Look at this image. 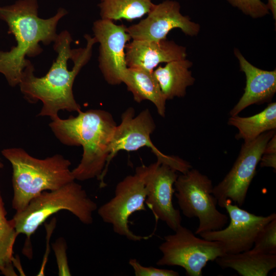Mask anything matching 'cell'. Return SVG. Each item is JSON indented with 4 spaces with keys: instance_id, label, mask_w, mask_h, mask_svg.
Masks as SVG:
<instances>
[{
    "instance_id": "obj_1",
    "label": "cell",
    "mask_w": 276,
    "mask_h": 276,
    "mask_svg": "<svg viewBox=\"0 0 276 276\" xmlns=\"http://www.w3.org/2000/svg\"><path fill=\"white\" fill-rule=\"evenodd\" d=\"M85 48L71 49L72 38L66 31L61 32L54 42V49L58 53L48 73L42 77L34 74L30 62L24 70L19 84L24 98L30 103L38 101L42 107L38 116H48L52 120L58 117L60 110L81 111L73 92L75 78L82 67L89 60L95 38L86 34Z\"/></svg>"
},
{
    "instance_id": "obj_2",
    "label": "cell",
    "mask_w": 276,
    "mask_h": 276,
    "mask_svg": "<svg viewBox=\"0 0 276 276\" xmlns=\"http://www.w3.org/2000/svg\"><path fill=\"white\" fill-rule=\"evenodd\" d=\"M37 0H18L14 4L0 6V19L8 26L16 45L9 51L0 50V73L11 86L19 85L24 68L30 63L26 57H34L42 51L39 43L45 45L54 42L58 36L59 20L67 14L63 8L47 19L38 16Z\"/></svg>"
},
{
    "instance_id": "obj_3",
    "label": "cell",
    "mask_w": 276,
    "mask_h": 276,
    "mask_svg": "<svg viewBox=\"0 0 276 276\" xmlns=\"http://www.w3.org/2000/svg\"><path fill=\"white\" fill-rule=\"evenodd\" d=\"M67 119L59 117L49 124L56 138L64 145L82 146L79 165L72 170L75 180L100 179L106 167L109 146L117 127L112 115L102 109L81 110Z\"/></svg>"
},
{
    "instance_id": "obj_4",
    "label": "cell",
    "mask_w": 276,
    "mask_h": 276,
    "mask_svg": "<svg viewBox=\"0 0 276 276\" xmlns=\"http://www.w3.org/2000/svg\"><path fill=\"white\" fill-rule=\"evenodd\" d=\"M1 153L12 167L13 195L16 212L24 210L30 201L45 191L58 189L75 180L71 162L62 155L38 159L20 148H9Z\"/></svg>"
},
{
    "instance_id": "obj_5",
    "label": "cell",
    "mask_w": 276,
    "mask_h": 276,
    "mask_svg": "<svg viewBox=\"0 0 276 276\" xmlns=\"http://www.w3.org/2000/svg\"><path fill=\"white\" fill-rule=\"evenodd\" d=\"M97 209V203L74 180L58 189L42 192L32 199L24 210L16 212L12 219L17 235H26L23 251L24 254L31 257V237L51 215L66 210L83 224L89 225L93 222V214Z\"/></svg>"
},
{
    "instance_id": "obj_6",
    "label": "cell",
    "mask_w": 276,
    "mask_h": 276,
    "mask_svg": "<svg viewBox=\"0 0 276 276\" xmlns=\"http://www.w3.org/2000/svg\"><path fill=\"white\" fill-rule=\"evenodd\" d=\"M174 186L182 214L187 218L199 220L196 235L222 229L227 223L228 217L217 209L212 181L206 175L191 168L178 175Z\"/></svg>"
},
{
    "instance_id": "obj_7",
    "label": "cell",
    "mask_w": 276,
    "mask_h": 276,
    "mask_svg": "<svg viewBox=\"0 0 276 276\" xmlns=\"http://www.w3.org/2000/svg\"><path fill=\"white\" fill-rule=\"evenodd\" d=\"M155 128V123L148 109L143 110L136 116L132 107L122 113L121 123L117 126L109 146L106 167L100 179L101 185L103 184V179L110 161L120 151H134L147 147L151 149L157 161L177 171L185 173L192 168L188 162L177 156L166 155L153 145L150 135Z\"/></svg>"
},
{
    "instance_id": "obj_8",
    "label": "cell",
    "mask_w": 276,
    "mask_h": 276,
    "mask_svg": "<svg viewBox=\"0 0 276 276\" xmlns=\"http://www.w3.org/2000/svg\"><path fill=\"white\" fill-rule=\"evenodd\" d=\"M174 232L165 236L159 246L162 256L157 265L178 266L185 270L188 276H201L209 261L225 254L221 243L197 237L181 225Z\"/></svg>"
},
{
    "instance_id": "obj_9",
    "label": "cell",
    "mask_w": 276,
    "mask_h": 276,
    "mask_svg": "<svg viewBox=\"0 0 276 276\" xmlns=\"http://www.w3.org/2000/svg\"><path fill=\"white\" fill-rule=\"evenodd\" d=\"M275 131L265 132L252 141L244 142L230 171L213 187V194L219 206L224 208L228 200L239 206L243 205L265 146Z\"/></svg>"
},
{
    "instance_id": "obj_10",
    "label": "cell",
    "mask_w": 276,
    "mask_h": 276,
    "mask_svg": "<svg viewBox=\"0 0 276 276\" xmlns=\"http://www.w3.org/2000/svg\"><path fill=\"white\" fill-rule=\"evenodd\" d=\"M176 172L158 161L135 169V173L143 181L146 190L145 203L156 219L165 222L174 232L181 225L182 221L179 210L174 207L172 202L173 186L178 176Z\"/></svg>"
},
{
    "instance_id": "obj_11",
    "label": "cell",
    "mask_w": 276,
    "mask_h": 276,
    "mask_svg": "<svg viewBox=\"0 0 276 276\" xmlns=\"http://www.w3.org/2000/svg\"><path fill=\"white\" fill-rule=\"evenodd\" d=\"M146 196L140 177L136 173L128 175L117 183L114 197L98 209V214L104 222L112 225L115 233L133 241L146 240L150 236L136 235L128 225V219L133 213L146 210Z\"/></svg>"
},
{
    "instance_id": "obj_12",
    "label": "cell",
    "mask_w": 276,
    "mask_h": 276,
    "mask_svg": "<svg viewBox=\"0 0 276 276\" xmlns=\"http://www.w3.org/2000/svg\"><path fill=\"white\" fill-rule=\"evenodd\" d=\"M231 202L227 200L224 207L229 215L228 225L199 235L207 240L221 243L225 254H237L252 248L259 233L266 224L276 218V214L266 216L256 215Z\"/></svg>"
},
{
    "instance_id": "obj_13",
    "label": "cell",
    "mask_w": 276,
    "mask_h": 276,
    "mask_svg": "<svg viewBox=\"0 0 276 276\" xmlns=\"http://www.w3.org/2000/svg\"><path fill=\"white\" fill-rule=\"evenodd\" d=\"M147 17L138 24L127 27L131 39L158 41L167 39L169 32L180 29L186 35L194 36L200 31V25L180 12V5L175 1L166 0L154 4Z\"/></svg>"
},
{
    "instance_id": "obj_14",
    "label": "cell",
    "mask_w": 276,
    "mask_h": 276,
    "mask_svg": "<svg viewBox=\"0 0 276 276\" xmlns=\"http://www.w3.org/2000/svg\"><path fill=\"white\" fill-rule=\"evenodd\" d=\"M93 31L97 42L100 43L99 66L105 80L110 85L121 84L127 68L125 47L131 39L127 27L101 18L94 22Z\"/></svg>"
},
{
    "instance_id": "obj_15",
    "label": "cell",
    "mask_w": 276,
    "mask_h": 276,
    "mask_svg": "<svg viewBox=\"0 0 276 276\" xmlns=\"http://www.w3.org/2000/svg\"><path fill=\"white\" fill-rule=\"evenodd\" d=\"M185 47L166 39L158 41L132 39L125 47L127 67L150 72L159 63L186 58Z\"/></svg>"
},
{
    "instance_id": "obj_16",
    "label": "cell",
    "mask_w": 276,
    "mask_h": 276,
    "mask_svg": "<svg viewBox=\"0 0 276 276\" xmlns=\"http://www.w3.org/2000/svg\"><path fill=\"white\" fill-rule=\"evenodd\" d=\"M241 71L246 77L244 92L229 115L237 116L252 104H260L271 101L276 92V70L266 71L253 65L237 49L234 50Z\"/></svg>"
},
{
    "instance_id": "obj_17",
    "label": "cell",
    "mask_w": 276,
    "mask_h": 276,
    "mask_svg": "<svg viewBox=\"0 0 276 276\" xmlns=\"http://www.w3.org/2000/svg\"><path fill=\"white\" fill-rule=\"evenodd\" d=\"M122 82L125 84L133 99L137 103L144 100L151 102L158 113L165 116L166 101L158 82L150 72L139 68L127 67L122 76Z\"/></svg>"
},
{
    "instance_id": "obj_18",
    "label": "cell",
    "mask_w": 276,
    "mask_h": 276,
    "mask_svg": "<svg viewBox=\"0 0 276 276\" xmlns=\"http://www.w3.org/2000/svg\"><path fill=\"white\" fill-rule=\"evenodd\" d=\"M193 63L186 58L167 63L153 71L162 94L166 100L183 97L188 86L195 82L189 70Z\"/></svg>"
},
{
    "instance_id": "obj_19",
    "label": "cell",
    "mask_w": 276,
    "mask_h": 276,
    "mask_svg": "<svg viewBox=\"0 0 276 276\" xmlns=\"http://www.w3.org/2000/svg\"><path fill=\"white\" fill-rule=\"evenodd\" d=\"M215 261L222 268H232L241 276H267L276 267V255L256 253L250 250L225 254Z\"/></svg>"
},
{
    "instance_id": "obj_20",
    "label": "cell",
    "mask_w": 276,
    "mask_h": 276,
    "mask_svg": "<svg viewBox=\"0 0 276 276\" xmlns=\"http://www.w3.org/2000/svg\"><path fill=\"white\" fill-rule=\"evenodd\" d=\"M228 124L236 127L238 133L237 140L243 139L244 142L252 141L262 133L275 130L276 103H269L261 112L248 117L231 116Z\"/></svg>"
},
{
    "instance_id": "obj_21",
    "label": "cell",
    "mask_w": 276,
    "mask_h": 276,
    "mask_svg": "<svg viewBox=\"0 0 276 276\" xmlns=\"http://www.w3.org/2000/svg\"><path fill=\"white\" fill-rule=\"evenodd\" d=\"M154 4L152 0H101L98 6L102 19L132 21L147 14Z\"/></svg>"
},
{
    "instance_id": "obj_22",
    "label": "cell",
    "mask_w": 276,
    "mask_h": 276,
    "mask_svg": "<svg viewBox=\"0 0 276 276\" xmlns=\"http://www.w3.org/2000/svg\"><path fill=\"white\" fill-rule=\"evenodd\" d=\"M7 212L0 192V272L5 275H16L14 266L18 265L13 257V248L18 236L13 220Z\"/></svg>"
},
{
    "instance_id": "obj_23",
    "label": "cell",
    "mask_w": 276,
    "mask_h": 276,
    "mask_svg": "<svg viewBox=\"0 0 276 276\" xmlns=\"http://www.w3.org/2000/svg\"><path fill=\"white\" fill-rule=\"evenodd\" d=\"M250 250L256 253L276 255V218L260 231Z\"/></svg>"
},
{
    "instance_id": "obj_24",
    "label": "cell",
    "mask_w": 276,
    "mask_h": 276,
    "mask_svg": "<svg viewBox=\"0 0 276 276\" xmlns=\"http://www.w3.org/2000/svg\"><path fill=\"white\" fill-rule=\"evenodd\" d=\"M232 6L238 8L244 14L253 18H259L267 15L269 10L266 4L261 0H226Z\"/></svg>"
},
{
    "instance_id": "obj_25",
    "label": "cell",
    "mask_w": 276,
    "mask_h": 276,
    "mask_svg": "<svg viewBox=\"0 0 276 276\" xmlns=\"http://www.w3.org/2000/svg\"><path fill=\"white\" fill-rule=\"evenodd\" d=\"M129 264L132 267L135 276H178L179 273L173 270L161 269L142 265L135 259H130Z\"/></svg>"
},
{
    "instance_id": "obj_26",
    "label": "cell",
    "mask_w": 276,
    "mask_h": 276,
    "mask_svg": "<svg viewBox=\"0 0 276 276\" xmlns=\"http://www.w3.org/2000/svg\"><path fill=\"white\" fill-rule=\"evenodd\" d=\"M66 245L63 238H59L53 245L56 255L59 275H71L66 255Z\"/></svg>"
},
{
    "instance_id": "obj_27",
    "label": "cell",
    "mask_w": 276,
    "mask_h": 276,
    "mask_svg": "<svg viewBox=\"0 0 276 276\" xmlns=\"http://www.w3.org/2000/svg\"><path fill=\"white\" fill-rule=\"evenodd\" d=\"M261 167L276 169V135L267 142L259 162Z\"/></svg>"
},
{
    "instance_id": "obj_28",
    "label": "cell",
    "mask_w": 276,
    "mask_h": 276,
    "mask_svg": "<svg viewBox=\"0 0 276 276\" xmlns=\"http://www.w3.org/2000/svg\"><path fill=\"white\" fill-rule=\"evenodd\" d=\"M267 7L271 11L273 18L274 20L276 19V0H268V3L266 4Z\"/></svg>"
},
{
    "instance_id": "obj_29",
    "label": "cell",
    "mask_w": 276,
    "mask_h": 276,
    "mask_svg": "<svg viewBox=\"0 0 276 276\" xmlns=\"http://www.w3.org/2000/svg\"><path fill=\"white\" fill-rule=\"evenodd\" d=\"M4 167V164L2 162L0 161V169H2Z\"/></svg>"
}]
</instances>
